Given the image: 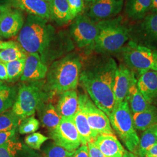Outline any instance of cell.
Returning a JSON list of instances; mask_svg holds the SVG:
<instances>
[{"mask_svg":"<svg viewBox=\"0 0 157 157\" xmlns=\"http://www.w3.org/2000/svg\"><path fill=\"white\" fill-rule=\"evenodd\" d=\"M117 62L103 55L88 60L82 67L79 83L86 90L95 105L109 116L115 104L113 86Z\"/></svg>","mask_w":157,"mask_h":157,"instance_id":"obj_1","label":"cell"},{"mask_svg":"<svg viewBox=\"0 0 157 157\" xmlns=\"http://www.w3.org/2000/svg\"><path fill=\"white\" fill-rule=\"evenodd\" d=\"M65 36H58L47 19L29 15L17 36L18 44L29 53H38L47 66L67 50Z\"/></svg>","mask_w":157,"mask_h":157,"instance_id":"obj_2","label":"cell"},{"mask_svg":"<svg viewBox=\"0 0 157 157\" xmlns=\"http://www.w3.org/2000/svg\"><path fill=\"white\" fill-rule=\"evenodd\" d=\"M80 56L71 52L52 62L48 69L45 81L46 90L52 94L75 90L79 83L82 67Z\"/></svg>","mask_w":157,"mask_h":157,"instance_id":"obj_3","label":"cell"},{"mask_svg":"<svg viewBox=\"0 0 157 157\" xmlns=\"http://www.w3.org/2000/svg\"><path fill=\"white\" fill-rule=\"evenodd\" d=\"M98 33L93 49L98 54L109 55L120 52L130 36V30L122 17L103 20L97 23Z\"/></svg>","mask_w":157,"mask_h":157,"instance_id":"obj_4","label":"cell"},{"mask_svg":"<svg viewBox=\"0 0 157 157\" xmlns=\"http://www.w3.org/2000/svg\"><path fill=\"white\" fill-rule=\"evenodd\" d=\"M52 95L46 90L45 81L25 82L19 87L17 99L12 110L16 116L22 120L32 116Z\"/></svg>","mask_w":157,"mask_h":157,"instance_id":"obj_5","label":"cell"},{"mask_svg":"<svg viewBox=\"0 0 157 157\" xmlns=\"http://www.w3.org/2000/svg\"><path fill=\"white\" fill-rule=\"evenodd\" d=\"M108 118L112 128L126 148L129 151L136 153L140 138L136 131L132 113L126 100L115 104Z\"/></svg>","mask_w":157,"mask_h":157,"instance_id":"obj_6","label":"cell"},{"mask_svg":"<svg viewBox=\"0 0 157 157\" xmlns=\"http://www.w3.org/2000/svg\"><path fill=\"white\" fill-rule=\"evenodd\" d=\"M120 52L125 65L139 75L151 70L157 58V51L130 40Z\"/></svg>","mask_w":157,"mask_h":157,"instance_id":"obj_7","label":"cell"},{"mask_svg":"<svg viewBox=\"0 0 157 157\" xmlns=\"http://www.w3.org/2000/svg\"><path fill=\"white\" fill-rule=\"evenodd\" d=\"M78 102L82 105L95 139L99 135H114L108 117L95 105L88 95H79Z\"/></svg>","mask_w":157,"mask_h":157,"instance_id":"obj_8","label":"cell"},{"mask_svg":"<svg viewBox=\"0 0 157 157\" xmlns=\"http://www.w3.org/2000/svg\"><path fill=\"white\" fill-rule=\"evenodd\" d=\"M97 33V23L87 15H78L70 26L71 37L80 48L91 47Z\"/></svg>","mask_w":157,"mask_h":157,"instance_id":"obj_9","label":"cell"},{"mask_svg":"<svg viewBox=\"0 0 157 157\" xmlns=\"http://www.w3.org/2000/svg\"><path fill=\"white\" fill-rule=\"evenodd\" d=\"M50 136L56 144L69 151H75L82 144L72 118H62L56 128L50 132Z\"/></svg>","mask_w":157,"mask_h":157,"instance_id":"obj_10","label":"cell"},{"mask_svg":"<svg viewBox=\"0 0 157 157\" xmlns=\"http://www.w3.org/2000/svg\"><path fill=\"white\" fill-rule=\"evenodd\" d=\"M124 0H95L90 4L87 15L95 22L116 17L122 10Z\"/></svg>","mask_w":157,"mask_h":157,"instance_id":"obj_11","label":"cell"},{"mask_svg":"<svg viewBox=\"0 0 157 157\" xmlns=\"http://www.w3.org/2000/svg\"><path fill=\"white\" fill-rule=\"evenodd\" d=\"M135 78V72L125 64L121 63L118 66L113 86L115 104L125 100L130 86Z\"/></svg>","mask_w":157,"mask_h":157,"instance_id":"obj_12","label":"cell"},{"mask_svg":"<svg viewBox=\"0 0 157 157\" xmlns=\"http://www.w3.org/2000/svg\"><path fill=\"white\" fill-rule=\"evenodd\" d=\"M48 72V67L41 61L38 53H29L25 59V67L21 80L31 82L43 80Z\"/></svg>","mask_w":157,"mask_h":157,"instance_id":"obj_13","label":"cell"},{"mask_svg":"<svg viewBox=\"0 0 157 157\" xmlns=\"http://www.w3.org/2000/svg\"><path fill=\"white\" fill-rule=\"evenodd\" d=\"M25 23L21 10L12 8L0 19V37L11 38L19 34Z\"/></svg>","mask_w":157,"mask_h":157,"instance_id":"obj_14","label":"cell"},{"mask_svg":"<svg viewBox=\"0 0 157 157\" xmlns=\"http://www.w3.org/2000/svg\"><path fill=\"white\" fill-rule=\"evenodd\" d=\"M13 6L14 8L26 12L31 15L47 20L51 18L49 2L44 0H14Z\"/></svg>","mask_w":157,"mask_h":157,"instance_id":"obj_15","label":"cell"},{"mask_svg":"<svg viewBox=\"0 0 157 157\" xmlns=\"http://www.w3.org/2000/svg\"><path fill=\"white\" fill-rule=\"evenodd\" d=\"M94 143L106 157H124L125 150L114 135H99Z\"/></svg>","mask_w":157,"mask_h":157,"instance_id":"obj_16","label":"cell"},{"mask_svg":"<svg viewBox=\"0 0 157 157\" xmlns=\"http://www.w3.org/2000/svg\"><path fill=\"white\" fill-rule=\"evenodd\" d=\"M137 87L147 101L151 104L157 98V72L150 70L140 75Z\"/></svg>","mask_w":157,"mask_h":157,"instance_id":"obj_17","label":"cell"},{"mask_svg":"<svg viewBox=\"0 0 157 157\" xmlns=\"http://www.w3.org/2000/svg\"><path fill=\"white\" fill-rule=\"evenodd\" d=\"M78 108V97L75 90H69L61 94L56 107L61 118H72Z\"/></svg>","mask_w":157,"mask_h":157,"instance_id":"obj_18","label":"cell"},{"mask_svg":"<svg viewBox=\"0 0 157 157\" xmlns=\"http://www.w3.org/2000/svg\"><path fill=\"white\" fill-rule=\"evenodd\" d=\"M72 118L73 122L78 130L81 144L87 146L89 142H94L95 138L88 123L82 105L79 102L78 109Z\"/></svg>","mask_w":157,"mask_h":157,"instance_id":"obj_19","label":"cell"},{"mask_svg":"<svg viewBox=\"0 0 157 157\" xmlns=\"http://www.w3.org/2000/svg\"><path fill=\"white\" fill-rule=\"evenodd\" d=\"M137 80L135 78L129 89L126 100L132 114L142 112L150 107V104L142 95L137 87Z\"/></svg>","mask_w":157,"mask_h":157,"instance_id":"obj_20","label":"cell"},{"mask_svg":"<svg viewBox=\"0 0 157 157\" xmlns=\"http://www.w3.org/2000/svg\"><path fill=\"white\" fill-rule=\"evenodd\" d=\"M51 18L59 25H63L73 20L67 0L49 1Z\"/></svg>","mask_w":157,"mask_h":157,"instance_id":"obj_21","label":"cell"},{"mask_svg":"<svg viewBox=\"0 0 157 157\" xmlns=\"http://www.w3.org/2000/svg\"><path fill=\"white\" fill-rule=\"evenodd\" d=\"M42 125L50 132L55 129L60 122L61 117L57 112L56 107L51 103L43 104L37 110Z\"/></svg>","mask_w":157,"mask_h":157,"instance_id":"obj_22","label":"cell"},{"mask_svg":"<svg viewBox=\"0 0 157 157\" xmlns=\"http://www.w3.org/2000/svg\"><path fill=\"white\" fill-rule=\"evenodd\" d=\"M135 129L140 131L157 125V107L151 105L142 112L132 114Z\"/></svg>","mask_w":157,"mask_h":157,"instance_id":"obj_23","label":"cell"},{"mask_svg":"<svg viewBox=\"0 0 157 157\" xmlns=\"http://www.w3.org/2000/svg\"><path fill=\"white\" fill-rule=\"evenodd\" d=\"M151 0H127L125 13L129 19L134 21L143 19L150 11Z\"/></svg>","mask_w":157,"mask_h":157,"instance_id":"obj_24","label":"cell"},{"mask_svg":"<svg viewBox=\"0 0 157 157\" xmlns=\"http://www.w3.org/2000/svg\"><path fill=\"white\" fill-rule=\"evenodd\" d=\"M157 143V125L144 130L139 139L137 154L139 157H146L148 150Z\"/></svg>","mask_w":157,"mask_h":157,"instance_id":"obj_25","label":"cell"},{"mask_svg":"<svg viewBox=\"0 0 157 157\" xmlns=\"http://www.w3.org/2000/svg\"><path fill=\"white\" fill-rule=\"evenodd\" d=\"M140 32L147 38L157 41V14L147 15L142 19L140 26Z\"/></svg>","mask_w":157,"mask_h":157,"instance_id":"obj_26","label":"cell"},{"mask_svg":"<svg viewBox=\"0 0 157 157\" xmlns=\"http://www.w3.org/2000/svg\"><path fill=\"white\" fill-rule=\"evenodd\" d=\"M17 90L11 87L2 85L0 89V114L6 112L13 107L17 99Z\"/></svg>","mask_w":157,"mask_h":157,"instance_id":"obj_27","label":"cell"},{"mask_svg":"<svg viewBox=\"0 0 157 157\" xmlns=\"http://www.w3.org/2000/svg\"><path fill=\"white\" fill-rule=\"evenodd\" d=\"M28 53L23 50L18 43L13 47L0 51V61L3 63L26 58Z\"/></svg>","mask_w":157,"mask_h":157,"instance_id":"obj_28","label":"cell"},{"mask_svg":"<svg viewBox=\"0 0 157 157\" xmlns=\"http://www.w3.org/2000/svg\"><path fill=\"white\" fill-rule=\"evenodd\" d=\"M25 59H20L11 62L5 63L7 73H8V80L10 82H15L22 75Z\"/></svg>","mask_w":157,"mask_h":157,"instance_id":"obj_29","label":"cell"},{"mask_svg":"<svg viewBox=\"0 0 157 157\" xmlns=\"http://www.w3.org/2000/svg\"><path fill=\"white\" fill-rule=\"evenodd\" d=\"M21 121L12 110H8L0 114V132L17 129Z\"/></svg>","mask_w":157,"mask_h":157,"instance_id":"obj_30","label":"cell"},{"mask_svg":"<svg viewBox=\"0 0 157 157\" xmlns=\"http://www.w3.org/2000/svg\"><path fill=\"white\" fill-rule=\"evenodd\" d=\"M19 132L21 134L33 133L39 128V121L31 116L21 120L19 124Z\"/></svg>","mask_w":157,"mask_h":157,"instance_id":"obj_31","label":"cell"},{"mask_svg":"<svg viewBox=\"0 0 157 157\" xmlns=\"http://www.w3.org/2000/svg\"><path fill=\"white\" fill-rule=\"evenodd\" d=\"M22 148V144L13 137L4 144L0 146V157H15L17 151Z\"/></svg>","mask_w":157,"mask_h":157,"instance_id":"obj_32","label":"cell"},{"mask_svg":"<svg viewBox=\"0 0 157 157\" xmlns=\"http://www.w3.org/2000/svg\"><path fill=\"white\" fill-rule=\"evenodd\" d=\"M73 152L69 151L55 143L48 144L44 149L45 157H70Z\"/></svg>","mask_w":157,"mask_h":157,"instance_id":"obj_33","label":"cell"},{"mask_svg":"<svg viewBox=\"0 0 157 157\" xmlns=\"http://www.w3.org/2000/svg\"><path fill=\"white\" fill-rule=\"evenodd\" d=\"M48 137L40 133H33L25 138V143L28 146L34 150H40L41 146L48 140Z\"/></svg>","mask_w":157,"mask_h":157,"instance_id":"obj_34","label":"cell"},{"mask_svg":"<svg viewBox=\"0 0 157 157\" xmlns=\"http://www.w3.org/2000/svg\"><path fill=\"white\" fill-rule=\"evenodd\" d=\"M72 19L80 15L84 9V0H67Z\"/></svg>","mask_w":157,"mask_h":157,"instance_id":"obj_35","label":"cell"},{"mask_svg":"<svg viewBox=\"0 0 157 157\" xmlns=\"http://www.w3.org/2000/svg\"><path fill=\"white\" fill-rule=\"evenodd\" d=\"M87 146L89 157H106L102 153L100 149L95 146L94 142H89Z\"/></svg>","mask_w":157,"mask_h":157,"instance_id":"obj_36","label":"cell"},{"mask_svg":"<svg viewBox=\"0 0 157 157\" xmlns=\"http://www.w3.org/2000/svg\"><path fill=\"white\" fill-rule=\"evenodd\" d=\"M16 129H13L8 132H0V146L4 144L15 136Z\"/></svg>","mask_w":157,"mask_h":157,"instance_id":"obj_37","label":"cell"},{"mask_svg":"<svg viewBox=\"0 0 157 157\" xmlns=\"http://www.w3.org/2000/svg\"><path fill=\"white\" fill-rule=\"evenodd\" d=\"M70 157H89L87 146H80Z\"/></svg>","mask_w":157,"mask_h":157,"instance_id":"obj_38","label":"cell"},{"mask_svg":"<svg viewBox=\"0 0 157 157\" xmlns=\"http://www.w3.org/2000/svg\"><path fill=\"white\" fill-rule=\"evenodd\" d=\"M12 8H14L11 2H0V19Z\"/></svg>","mask_w":157,"mask_h":157,"instance_id":"obj_39","label":"cell"},{"mask_svg":"<svg viewBox=\"0 0 157 157\" xmlns=\"http://www.w3.org/2000/svg\"><path fill=\"white\" fill-rule=\"evenodd\" d=\"M0 80H8V73L5 63L0 62Z\"/></svg>","mask_w":157,"mask_h":157,"instance_id":"obj_40","label":"cell"},{"mask_svg":"<svg viewBox=\"0 0 157 157\" xmlns=\"http://www.w3.org/2000/svg\"><path fill=\"white\" fill-rule=\"evenodd\" d=\"M17 43L12 41H2L0 40V50H5L6 48H10L12 47H13L17 44Z\"/></svg>","mask_w":157,"mask_h":157,"instance_id":"obj_41","label":"cell"},{"mask_svg":"<svg viewBox=\"0 0 157 157\" xmlns=\"http://www.w3.org/2000/svg\"><path fill=\"white\" fill-rule=\"evenodd\" d=\"M157 157V143L151 146L147 151L146 157Z\"/></svg>","mask_w":157,"mask_h":157,"instance_id":"obj_42","label":"cell"},{"mask_svg":"<svg viewBox=\"0 0 157 157\" xmlns=\"http://www.w3.org/2000/svg\"><path fill=\"white\" fill-rule=\"evenodd\" d=\"M150 11L152 13H157V0H151Z\"/></svg>","mask_w":157,"mask_h":157,"instance_id":"obj_43","label":"cell"},{"mask_svg":"<svg viewBox=\"0 0 157 157\" xmlns=\"http://www.w3.org/2000/svg\"><path fill=\"white\" fill-rule=\"evenodd\" d=\"M124 157H138L135 154L131 152L125 150L124 154Z\"/></svg>","mask_w":157,"mask_h":157,"instance_id":"obj_44","label":"cell"},{"mask_svg":"<svg viewBox=\"0 0 157 157\" xmlns=\"http://www.w3.org/2000/svg\"><path fill=\"white\" fill-rule=\"evenodd\" d=\"M151 70H153V71H157V59H156V61L155 62V63H154L153 67L152 68Z\"/></svg>","mask_w":157,"mask_h":157,"instance_id":"obj_45","label":"cell"},{"mask_svg":"<svg viewBox=\"0 0 157 157\" xmlns=\"http://www.w3.org/2000/svg\"><path fill=\"white\" fill-rule=\"evenodd\" d=\"M14 0H0V2H11L13 4Z\"/></svg>","mask_w":157,"mask_h":157,"instance_id":"obj_46","label":"cell"},{"mask_svg":"<svg viewBox=\"0 0 157 157\" xmlns=\"http://www.w3.org/2000/svg\"><path fill=\"white\" fill-rule=\"evenodd\" d=\"M95 0H84V1H85L86 3H87V4H91V3H92L93 2H94Z\"/></svg>","mask_w":157,"mask_h":157,"instance_id":"obj_47","label":"cell"},{"mask_svg":"<svg viewBox=\"0 0 157 157\" xmlns=\"http://www.w3.org/2000/svg\"><path fill=\"white\" fill-rule=\"evenodd\" d=\"M3 83H2V80H0V89H1V86L3 85Z\"/></svg>","mask_w":157,"mask_h":157,"instance_id":"obj_48","label":"cell"},{"mask_svg":"<svg viewBox=\"0 0 157 157\" xmlns=\"http://www.w3.org/2000/svg\"><path fill=\"white\" fill-rule=\"evenodd\" d=\"M44 1H47V2H49L50 0H44Z\"/></svg>","mask_w":157,"mask_h":157,"instance_id":"obj_49","label":"cell"},{"mask_svg":"<svg viewBox=\"0 0 157 157\" xmlns=\"http://www.w3.org/2000/svg\"></svg>","mask_w":157,"mask_h":157,"instance_id":"obj_50","label":"cell"},{"mask_svg":"<svg viewBox=\"0 0 157 157\" xmlns=\"http://www.w3.org/2000/svg\"></svg>","mask_w":157,"mask_h":157,"instance_id":"obj_51","label":"cell"}]
</instances>
